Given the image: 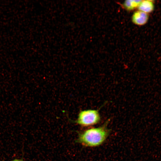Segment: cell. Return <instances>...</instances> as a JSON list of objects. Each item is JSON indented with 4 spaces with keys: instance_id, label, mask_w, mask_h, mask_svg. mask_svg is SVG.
Returning <instances> with one entry per match:
<instances>
[{
    "instance_id": "obj_1",
    "label": "cell",
    "mask_w": 161,
    "mask_h": 161,
    "mask_svg": "<svg viewBox=\"0 0 161 161\" xmlns=\"http://www.w3.org/2000/svg\"><path fill=\"white\" fill-rule=\"evenodd\" d=\"M107 120L102 126L86 129L78 134L76 142L86 147H95L103 143L110 134Z\"/></svg>"
},
{
    "instance_id": "obj_2",
    "label": "cell",
    "mask_w": 161,
    "mask_h": 161,
    "mask_svg": "<svg viewBox=\"0 0 161 161\" xmlns=\"http://www.w3.org/2000/svg\"><path fill=\"white\" fill-rule=\"evenodd\" d=\"M101 120L99 109H88L80 111L74 123L83 127L96 125Z\"/></svg>"
},
{
    "instance_id": "obj_3",
    "label": "cell",
    "mask_w": 161,
    "mask_h": 161,
    "mask_svg": "<svg viewBox=\"0 0 161 161\" xmlns=\"http://www.w3.org/2000/svg\"><path fill=\"white\" fill-rule=\"evenodd\" d=\"M148 18V14L138 10L134 13L132 16L131 20L135 24L142 26L147 23Z\"/></svg>"
},
{
    "instance_id": "obj_4",
    "label": "cell",
    "mask_w": 161,
    "mask_h": 161,
    "mask_svg": "<svg viewBox=\"0 0 161 161\" xmlns=\"http://www.w3.org/2000/svg\"><path fill=\"white\" fill-rule=\"evenodd\" d=\"M137 8L139 10L148 14L152 12L154 9L153 1L151 0L141 1Z\"/></svg>"
},
{
    "instance_id": "obj_5",
    "label": "cell",
    "mask_w": 161,
    "mask_h": 161,
    "mask_svg": "<svg viewBox=\"0 0 161 161\" xmlns=\"http://www.w3.org/2000/svg\"><path fill=\"white\" fill-rule=\"evenodd\" d=\"M142 0H127L122 4V6L125 9L131 11L137 8Z\"/></svg>"
},
{
    "instance_id": "obj_6",
    "label": "cell",
    "mask_w": 161,
    "mask_h": 161,
    "mask_svg": "<svg viewBox=\"0 0 161 161\" xmlns=\"http://www.w3.org/2000/svg\"><path fill=\"white\" fill-rule=\"evenodd\" d=\"M12 161H23L22 159H15Z\"/></svg>"
}]
</instances>
